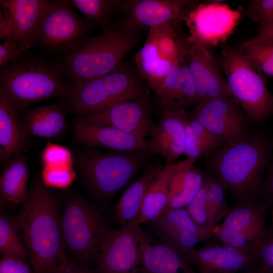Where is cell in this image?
<instances>
[{"label":"cell","mask_w":273,"mask_h":273,"mask_svg":"<svg viewBox=\"0 0 273 273\" xmlns=\"http://www.w3.org/2000/svg\"><path fill=\"white\" fill-rule=\"evenodd\" d=\"M60 217L58 195L42 180H34L16 217L34 273H56L69 261Z\"/></svg>","instance_id":"cell-1"},{"label":"cell","mask_w":273,"mask_h":273,"mask_svg":"<svg viewBox=\"0 0 273 273\" xmlns=\"http://www.w3.org/2000/svg\"><path fill=\"white\" fill-rule=\"evenodd\" d=\"M103 28L102 33L85 38L63 55L60 64L73 84L113 71L140 39V33L117 20Z\"/></svg>","instance_id":"cell-2"},{"label":"cell","mask_w":273,"mask_h":273,"mask_svg":"<svg viewBox=\"0 0 273 273\" xmlns=\"http://www.w3.org/2000/svg\"><path fill=\"white\" fill-rule=\"evenodd\" d=\"M73 84L60 63L34 57H22L1 69L0 93L19 110L68 93Z\"/></svg>","instance_id":"cell-3"},{"label":"cell","mask_w":273,"mask_h":273,"mask_svg":"<svg viewBox=\"0 0 273 273\" xmlns=\"http://www.w3.org/2000/svg\"><path fill=\"white\" fill-rule=\"evenodd\" d=\"M268 156V145L262 136L246 139L218 151L210 161L217 178L237 197L251 202L258 191Z\"/></svg>","instance_id":"cell-4"},{"label":"cell","mask_w":273,"mask_h":273,"mask_svg":"<svg viewBox=\"0 0 273 273\" xmlns=\"http://www.w3.org/2000/svg\"><path fill=\"white\" fill-rule=\"evenodd\" d=\"M88 148L77 157L76 168L88 191L99 203L110 200L146 164L151 155L146 151Z\"/></svg>","instance_id":"cell-5"},{"label":"cell","mask_w":273,"mask_h":273,"mask_svg":"<svg viewBox=\"0 0 273 273\" xmlns=\"http://www.w3.org/2000/svg\"><path fill=\"white\" fill-rule=\"evenodd\" d=\"M149 86L134 64L123 60L108 74L73 84L64 98L71 111L80 117L149 94Z\"/></svg>","instance_id":"cell-6"},{"label":"cell","mask_w":273,"mask_h":273,"mask_svg":"<svg viewBox=\"0 0 273 273\" xmlns=\"http://www.w3.org/2000/svg\"><path fill=\"white\" fill-rule=\"evenodd\" d=\"M60 219L66 248L77 264L88 268L112 229L98 207L75 194L65 198Z\"/></svg>","instance_id":"cell-7"},{"label":"cell","mask_w":273,"mask_h":273,"mask_svg":"<svg viewBox=\"0 0 273 273\" xmlns=\"http://www.w3.org/2000/svg\"><path fill=\"white\" fill-rule=\"evenodd\" d=\"M220 64L231 95L251 121L260 122L273 115V95L264 75L239 50L223 47Z\"/></svg>","instance_id":"cell-8"},{"label":"cell","mask_w":273,"mask_h":273,"mask_svg":"<svg viewBox=\"0 0 273 273\" xmlns=\"http://www.w3.org/2000/svg\"><path fill=\"white\" fill-rule=\"evenodd\" d=\"M93 25L75 11L70 1H47L37 26L34 43L64 55L84 39Z\"/></svg>","instance_id":"cell-9"},{"label":"cell","mask_w":273,"mask_h":273,"mask_svg":"<svg viewBox=\"0 0 273 273\" xmlns=\"http://www.w3.org/2000/svg\"><path fill=\"white\" fill-rule=\"evenodd\" d=\"M267 204L244 202L229 211L213 236L221 244L245 251L256 257L267 234L264 221Z\"/></svg>","instance_id":"cell-10"},{"label":"cell","mask_w":273,"mask_h":273,"mask_svg":"<svg viewBox=\"0 0 273 273\" xmlns=\"http://www.w3.org/2000/svg\"><path fill=\"white\" fill-rule=\"evenodd\" d=\"M241 16L224 3H199L185 21L189 29L187 41L208 49L215 47L233 33Z\"/></svg>","instance_id":"cell-11"},{"label":"cell","mask_w":273,"mask_h":273,"mask_svg":"<svg viewBox=\"0 0 273 273\" xmlns=\"http://www.w3.org/2000/svg\"><path fill=\"white\" fill-rule=\"evenodd\" d=\"M199 3L194 0H124L117 20L141 33L161 24L185 21Z\"/></svg>","instance_id":"cell-12"},{"label":"cell","mask_w":273,"mask_h":273,"mask_svg":"<svg viewBox=\"0 0 273 273\" xmlns=\"http://www.w3.org/2000/svg\"><path fill=\"white\" fill-rule=\"evenodd\" d=\"M136 220L112 229L103 241L92 273H142Z\"/></svg>","instance_id":"cell-13"},{"label":"cell","mask_w":273,"mask_h":273,"mask_svg":"<svg viewBox=\"0 0 273 273\" xmlns=\"http://www.w3.org/2000/svg\"><path fill=\"white\" fill-rule=\"evenodd\" d=\"M193 116L226 145L245 139L246 120L232 96H224L199 103Z\"/></svg>","instance_id":"cell-14"},{"label":"cell","mask_w":273,"mask_h":273,"mask_svg":"<svg viewBox=\"0 0 273 273\" xmlns=\"http://www.w3.org/2000/svg\"><path fill=\"white\" fill-rule=\"evenodd\" d=\"M149 94L117 103L100 111L80 116L78 119L88 123L111 126L145 139L154 125Z\"/></svg>","instance_id":"cell-15"},{"label":"cell","mask_w":273,"mask_h":273,"mask_svg":"<svg viewBox=\"0 0 273 273\" xmlns=\"http://www.w3.org/2000/svg\"><path fill=\"white\" fill-rule=\"evenodd\" d=\"M174 249L196 267L198 273H239L252 267L257 261L253 255L221 244L211 243L198 249Z\"/></svg>","instance_id":"cell-16"},{"label":"cell","mask_w":273,"mask_h":273,"mask_svg":"<svg viewBox=\"0 0 273 273\" xmlns=\"http://www.w3.org/2000/svg\"><path fill=\"white\" fill-rule=\"evenodd\" d=\"M185 58L196 83L198 103L232 96L220 64L209 49L187 41Z\"/></svg>","instance_id":"cell-17"},{"label":"cell","mask_w":273,"mask_h":273,"mask_svg":"<svg viewBox=\"0 0 273 273\" xmlns=\"http://www.w3.org/2000/svg\"><path fill=\"white\" fill-rule=\"evenodd\" d=\"M74 136L78 142L94 148L116 151L149 150L148 140L117 128L88 123L78 119L74 124Z\"/></svg>","instance_id":"cell-18"},{"label":"cell","mask_w":273,"mask_h":273,"mask_svg":"<svg viewBox=\"0 0 273 273\" xmlns=\"http://www.w3.org/2000/svg\"><path fill=\"white\" fill-rule=\"evenodd\" d=\"M153 223L161 243L174 248H194L214 236L213 232L196 224L185 208L168 211Z\"/></svg>","instance_id":"cell-19"},{"label":"cell","mask_w":273,"mask_h":273,"mask_svg":"<svg viewBox=\"0 0 273 273\" xmlns=\"http://www.w3.org/2000/svg\"><path fill=\"white\" fill-rule=\"evenodd\" d=\"M184 109H165L149 135L151 154L158 155L167 163L184 154L185 128Z\"/></svg>","instance_id":"cell-20"},{"label":"cell","mask_w":273,"mask_h":273,"mask_svg":"<svg viewBox=\"0 0 273 273\" xmlns=\"http://www.w3.org/2000/svg\"><path fill=\"white\" fill-rule=\"evenodd\" d=\"M46 0H1V9L9 17L14 40L23 54L34 44L39 19Z\"/></svg>","instance_id":"cell-21"},{"label":"cell","mask_w":273,"mask_h":273,"mask_svg":"<svg viewBox=\"0 0 273 273\" xmlns=\"http://www.w3.org/2000/svg\"><path fill=\"white\" fill-rule=\"evenodd\" d=\"M139 242L142 273H198L176 249L153 243L141 226Z\"/></svg>","instance_id":"cell-22"},{"label":"cell","mask_w":273,"mask_h":273,"mask_svg":"<svg viewBox=\"0 0 273 273\" xmlns=\"http://www.w3.org/2000/svg\"><path fill=\"white\" fill-rule=\"evenodd\" d=\"M185 163V160L177 163H168L162 167L153 178L136 219L139 224L153 223L164 214L169 201L171 180Z\"/></svg>","instance_id":"cell-23"},{"label":"cell","mask_w":273,"mask_h":273,"mask_svg":"<svg viewBox=\"0 0 273 273\" xmlns=\"http://www.w3.org/2000/svg\"><path fill=\"white\" fill-rule=\"evenodd\" d=\"M28 134L18 110L0 93V161L7 164L12 159L21 154Z\"/></svg>","instance_id":"cell-24"},{"label":"cell","mask_w":273,"mask_h":273,"mask_svg":"<svg viewBox=\"0 0 273 273\" xmlns=\"http://www.w3.org/2000/svg\"><path fill=\"white\" fill-rule=\"evenodd\" d=\"M162 167L148 162L142 173L123 192L113 211V218L121 226L136 220L148 188Z\"/></svg>","instance_id":"cell-25"},{"label":"cell","mask_w":273,"mask_h":273,"mask_svg":"<svg viewBox=\"0 0 273 273\" xmlns=\"http://www.w3.org/2000/svg\"><path fill=\"white\" fill-rule=\"evenodd\" d=\"M21 120L28 135L34 137L55 139L66 126L65 108L58 104L28 109Z\"/></svg>","instance_id":"cell-26"},{"label":"cell","mask_w":273,"mask_h":273,"mask_svg":"<svg viewBox=\"0 0 273 273\" xmlns=\"http://www.w3.org/2000/svg\"><path fill=\"white\" fill-rule=\"evenodd\" d=\"M29 175L24 155L20 154L6 164L0 176L1 203L16 205L24 204L29 193Z\"/></svg>","instance_id":"cell-27"},{"label":"cell","mask_w":273,"mask_h":273,"mask_svg":"<svg viewBox=\"0 0 273 273\" xmlns=\"http://www.w3.org/2000/svg\"><path fill=\"white\" fill-rule=\"evenodd\" d=\"M195 160L186 158L184 165L173 176L170 184L169 201L164 214L186 207L201 188L204 177L194 166Z\"/></svg>","instance_id":"cell-28"},{"label":"cell","mask_w":273,"mask_h":273,"mask_svg":"<svg viewBox=\"0 0 273 273\" xmlns=\"http://www.w3.org/2000/svg\"><path fill=\"white\" fill-rule=\"evenodd\" d=\"M133 61L142 78L154 91L164 80L172 63L160 56L149 36L142 48L135 54Z\"/></svg>","instance_id":"cell-29"},{"label":"cell","mask_w":273,"mask_h":273,"mask_svg":"<svg viewBox=\"0 0 273 273\" xmlns=\"http://www.w3.org/2000/svg\"><path fill=\"white\" fill-rule=\"evenodd\" d=\"M149 30L148 36L162 58L173 62L185 57L187 37L181 31L180 24L163 23Z\"/></svg>","instance_id":"cell-30"},{"label":"cell","mask_w":273,"mask_h":273,"mask_svg":"<svg viewBox=\"0 0 273 273\" xmlns=\"http://www.w3.org/2000/svg\"><path fill=\"white\" fill-rule=\"evenodd\" d=\"M19 229L16 218L6 214L2 210L0 215V253L20 258L30 263L29 253L18 236Z\"/></svg>","instance_id":"cell-31"},{"label":"cell","mask_w":273,"mask_h":273,"mask_svg":"<svg viewBox=\"0 0 273 273\" xmlns=\"http://www.w3.org/2000/svg\"><path fill=\"white\" fill-rule=\"evenodd\" d=\"M122 0H70V2L84 16L85 19L95 25L104 26L113 21L112 16L119 11Z\"/></svg>","instance_id":"cell-32"},{"label":"cell","mask_w":273,"mask_h":273,"mask_svg":"<svg viewBox=\"0 0 273 273\" xmlns=\"http://www.w3.org/2000/svg\"><path fill=\"white\" fill-rule=\"evenodd\" d=\"M236 48L262 74L273 78V40H246Z\"/></svg>","instance_id":"cell-33"},{"label":"cell","mask_w":273,"mask_h":273,"mask_svg":"<svg viewBox=\"0 0 273 273\" xmlns=\"http://www.w3.org/2000/svg\"><path fill=\"white\" fill-rule=\"evenodd\" d=\"M199 102L195 82L188 68L185 57L179 61L178 88L175 109H184Z\"/></svg>","instance_id":"cell-34"},{"label":"cell","mask_w":273,"mask_h":273,"mask_svg":"<svg viewBox=\"0 0 273 273\" xmlns=\"http://www.w3.org/2000/svg\"><path fill=\"white\" fill-rule=\"evenodd\" d=\"M180 60L172 63L164 80L154 90L157 103L162 110L175 109L178 88Z\"/></svg>","instance_id":"cell-35"},{"label":"cell","mask_w":273,"mask_h":273,"mask_svg":"<svg viewBox=\"0 0 273 273\" xmlns=\"http://www.w3.org/2000/svg\"><path fill=\"white\" fill-rule=\"evenodd\" d=\"M204 182L206 187L207 206L217 226L230 211L225 199L224 187L215 177H204Z\"/></svg>","instance_id":"cell-36"},{"label":"cell","mask_w":273,"mask_h":273,"mask_svg":"<svg viewBox=\"0 0 273 273\" xmlns=\"http://www.w3.org/2000/svg\"><path fill=\"white\" fill-rule=\"evenodd\" d=\"M186 209L194 222L200 227L214 232L217 226L206 203V187L203 185L193 199L186 206Z\"/></svg>","instance_id":"cell-37"},{"label":"cell","mask_w":273,"mask_h":273,"mask_svg":"<svg viewBox=\"0 0 273 273\" xmlns=\"http://www.w3.org/2000/svg\"><path fill=\"white\" fill-rule=\"evenodd\" d=\"M242 15L258 24V33L273 27V0H252Z\"/></svg>","instance_id":"cell-38"},{"label":"cell","mask_w":273,"mask_h":273,"mask_svg":"<svg viewBox=\"0 0 273 273\" xmlns=\"http://www.w3.org/2000/svg\"><path fill=\"white\" fill-rule=\"evenodd\" d=\"M41 177V180L47 186L65 189L72 184L76 174L72 167L44 166Z\"/></svg>","instance_id":"cell-39"},{"label":"cell","mask_w":273,"mask_h":273,"mask_svg":"<svg viewBox=\"0 0 273 273\" xmlns=\"http://www.w3.org/2000/svg\"><path fill=\"white\" fill-rule=\"evenodd\" d=\"M41 158L44 166L72 167V157L70 151L51 142L47 144Z\"/></svg>","instance_id":"cell-40"},{"label":"cell","mask_w":273,"mask_h":273,"mask_svg":"<svg viewBox=\"0 0 273 273\" xmlns=\"http://www.w3.org/2000/svg\"><path fill=\"white\" fill-rule=\"evenodd\" d=\"M187 114L189 122L199 140L203 155L214 150L222 143L218 138L200 123L192 113L187 112Z\"/></svg>","instance_id":"cell-41"},{"label":"cell","mask_w":273,"mask_h":273,"mask_svg":"<svg viewBox=\"0 0 273 273\" xmlns=\"http://www.w3.org/2000/svg\"><path fill=\"white\" fill-rule=\"evenodd\" d=\"M185 128L184 154L187 158L196 159L203 156L199 140L191 125L187 112L185 111L184 116Z\"/></svg>","instance_id":"cell-42"},{"label":"cell","mask_w":273,"mask_h":273,"mask_svg":"<svg viewBox=\"0 0 273 273\" xmlns=\"http://www.w3.org/2000/svg\"><path fill=\"white\" fill-rule=\"evenodd\" d=\"M256 257L257 260L260 262L258 270L261 273H273V236H266Z\"/></svg>","instance_id":"cell-43"},{"label":"cell","mask_w":273,"mask_h":273,"mask_svg":"<svg viewBox=\"0 0 273 273\" xmlns=\"http://www.w3.org/2000/svg\"><path fill=\"white\" fill-rule=\"evenodd\" d=\"M0 273H34L29 262L17 257L1 255Z\"/></svg>","instance_id":"cell-44"},{"label":"cell","mask_w":273,"mask_h":273,"mask_svg":"<svg viewBox=\"0 0 273 273\" xmlns=\"http://www.w3.org/2000/svg\"><path fill=\"white\" fill-rule=\"evenodd\" d=\"M23 52L14 39L3 41L0 44V68L19 60L23 57Z\"/></svg>","instance_id":"cell-45"},{"label":"cell","mask_w":273,"mask_h":273,"mask_svg":"<svg viewBox=\"0 0 273 273\" xmlns=\"http://www.w3.org/2000/svg\"><path fill=\"white\" fill-rule=\"evenodd\" d=\"M0 39H14V30L11 21L8 15L0 10Z\"/></svg>","instance_id":"cell-46"},{"label":"cell","mask_w":273,"mask_h":273,"mask_svg":"<svg viewBox=\"0 0 273 273\" xmlns=\"http://www.w3.org/2000/svg\"><path fill=\"white\" fill-rule=\"evenodd\" d=\"M263 189L266 196L269 198H273V166L268 172Z\"/></svg>","instance_id":"cell-47"},{"label":"cell","mask_w":273,"mask_h":273,"mask_svg":"<svg viewBox=\"0 0 273 273\" xmlns=\"http://www.w3.org/2000/svg\"><path fill=\"white\" fill-rule=\"evenodd\" d=\"M81 266L75 263L68 261L62 265L56 273H77Z\"/></svg>","instance_id":"cell-48"},{"label":"cell","mask_w":273,"mask_h":273,"mask_svg":"<svg viewBox=\"0 0 273 273\" xmlns=\"http://www.w3.org/2000/svg\"><path fill=\"white\" fill-rule=\"evenodd\" d=\"M247 40L250 42L273 40V27L265 32L258 33L253 38Z\"/></svg>","instance_id":"cell-49"},{"label":"cell","mask_w":273,"mask_h":273,"mask_svg":"<svg viewBox=\"0 0 273 273\" xmlns=\"http://www.w3.org/2000/svg\"><path fill=\"white\" fill-rule=\"evenodd\" d=\"M239 273H261L258 269H253L252 267L243 270Z\"/></svg>","instance_id":"cell-50"}]
</instances>
